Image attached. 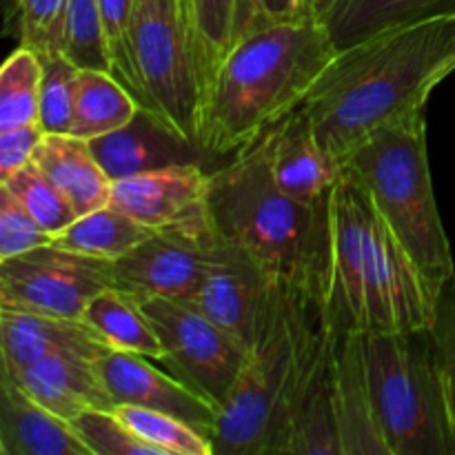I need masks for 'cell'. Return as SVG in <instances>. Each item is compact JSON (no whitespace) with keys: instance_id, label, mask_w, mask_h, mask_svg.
<instances>
[{"instance_id":"24","label":"cell","mask_w":455,"mask_h":455,"mask_svg":"<svg viewBox=\"0 0 455 455\" xmlns=\"http://www.w3.org/2000/svg\"><path fill=\"white\" fill-rule=\"evenodd\" d=\"M83 320L92 324L114 349L163 360V342L142 309V300L118 287H109L89 302Z\"/></svg>"},{"instance_id":"3","label":"cell","mask_w":455,"mask_h":455,"mask_svg":"<svg viewBox=\"0 0 455 455\" xmlns=\"http://www.w3.org/2000/svg\"><path fill=\"white\" fill-rule=\"evenodd\" d=\"M329 315L345 333L431 329L435 296L349 167L329 198Z\"/></svg>"},{"instance_id":"23","label":"cell","mask_w":455,"mask_h":455,"mask_svg":"<svg viewBox=\"0 0 455 455\" xmlns=\"http://www.w3.org/2000/svg\"><path fill=\"white\" fill-rule=\"evenodd\" d=\"M138 111L140 105L109 71L80 69L69 136L87 142L107 136L132 123Z\"/></svg>"},{"instance_id":"31","label":"cell","mask_w":455,"mask_h":455,"mask_svg":"<svg viewBox=\"0 0 455 455\" xmlns=\"http://www.w3.org/2000/svg\"><path fill=\"white\" fill-rule=\"evenodd\" d=\"M38 56L43 60L40 127L44 129V133H69L80 69L58 49L38 52Z\"/></svg>"},{"instance_id":"15","label":"cell","mask_w":455,"mask_h":455,"mask_svg":"<svg viewBox=\"0 0 455 455\" xmlns=\"http://www.w3.org/2000/svg\"><path fill=\"white\" fill-rule=\"evenodd\" d=\"M265 140L275 185L298 203H327L345 167L320 145L305 109L271 127Z\"/></svg>"},{"instance_id":"13","label":"cell","mask_w":455,"mask_h":455,"mask_svg":"<svg viewBox=\"0 0 455 455\" xmlns=\"http://www.w3.org/2000/svg\"><path fill=\"white\" fill-rule=\"evenodd\" d=\"M105 385L118 404L154 409L187 422L212 440L220 411L216 404L182 385L172 373L160 371L149 358L132 351L111 349L98 363Z\"/></svg>"},{"instance_id":"9","label":"cell","mask_w":455,"mask_h":455,"mask_svg":"<svg viewBox=\"0 0 455 455\" xmlns=\"http://www.w3.org/2000/svg\"><path fill=\"white\" fill-rule=\"evenodd\" d=\"M142 309L163 342L160 363L173 378L220 411L247 363V347L220 324L182 302L147 298Z\"/></svg>"},{"instance_id":"4","label":"cell","mask_w":455,"mask_h":455,"mask_svg":"<svg viewBox=\"0 0 455 455\" xmlns=\"http://www.w3.org/2000/svg\"><path fill=\"white\" fill-rule=\"evenodd\" d=\"M207 212L213 229L247 249L275 280L329 300V200L305 204L284 194L271 173L265 136L234 154L227 167L209 173Z\"/></svg>"},{"instance_id":"21","label":"cell","mask_w":455,"mask_h":455,"mask_svg":"<svg viewBox=\"0 0 455 455\" xmlns=\"http://www.w3.org/2000/svg\"><path fill=\"white\" fill-rule=\"evenodd\" d=\"M34 163L60 189L78 216L109 204L114 182L102 172L87 140L69 133H44Z\"/></svg>"},{"instance_id":"34","label":"cell","mask_w":455,"mask_h":455,"mask_svg":"<svg viewBox=\"0 0 455 455\" xmlns=\"http://www.w3.org/2000/svg\"><path fill=\"white\" fill-rule=\"evenodd\" d=\"M52 244V234L34 220L20 200L0 185V260Z\"/></svg>"},{"instance_id":"6","label":"cell","mask_w":455,"mask_h":455,"mask_svg":"<svg viewBox=\"0 0 455 455\" xmlns=\"http://www.w3.org/2000/svg\"><path fill=\"white\" fill-rule=\"evenodd\" d=\"M363 349L389 455H455L447 389L429 329L363 333Z\"/></svg>"},{"instance_id":"18","label":"cell","mask_w":455,"mask_h":455,"mask_svg":"<svg viewBox=\"0 0 455 455\" xmlns=\"http://www.w3.org/2000/svg\"><path fill=\"white\" fill-rule=\"evenodd\" d=\"M89 149L111 182L173 164L198 163L203 154L196 145L169 132L142 107L129 124L89 140Z\"/></svg>"},{"instance_id":"32","label":"cell","mask_w":455,"mask_h":455,"mask_svg":"<svg viewBox=\"0 0 455 455\" xmlns=\"http://www.w3.org/2000/svg\"><path fill=\"white\" fill-rule=\"evenodd\" d=\"M136 0H98L105 31L107 53L111 62V76L127 89L133 100L145 107L140 80H138L136 65L132 52V16Z\"/></svg>"},{"instance_id":"7","label":"cell","mask_w":455,"mask_h":455,"mask_svg":"<svg viewBox=\"0 0 455 455\" xmlns=\"http://www.w3.org/2000/svg\"><path fill=\"white\" fill-rule=\"evenodd\" d=\"M323 298L284 284L274 318L231 389L213 431V455H274L280 404L311 302ZM327 300V298H324Z\"/></svg>"},{"instance_id":"39","label":"cell","mask_w":455,"mask_h":455,"mask_svg":"<svg viewBox=\"0 0 455 455\" xmlns=\"http://www.w3.org/2000/svg\"><path fill=\"white\" fill-rule=\"evenodd\" d=\"M342 3H345V0H300L302 16L327 25L329 18L336 13V9L340 7Z\"/></svg>"},{"instance_id":"14","label":"cell","mask_w":455,"mask_h":455,"mask_svg":"<svg viewBox=\"0 0 455 455\" xmlns=\"http://www.w3.org/2000/svg\"><path fill=\"white\" fill-rule=\"evenodd\" d=\"M207 187L198 163L173 164L114 182L109 204L151 229H169L209 216Z\"/></svg>"},{"instance_id":"29","label":"cell","mask_w":455,"mask_h":455,"mask_svg":"<svg viewBox=\"0 0 455 455\" xmlns=\"http://www.w3.org/2000/svg\"><path fill=\"white\" fill-rule=\"evenodd\" d=\"M0 185L7 187L20 200L22 207L34 216V220L47 234H52V238L80 218L69 204V200L44 176L43 169L34 160L22 169H18V172H13L4 180H0Z\"/></svg>"},{"instance_id":"20","label":"cell","mask_w":455,"mask_h":455,"mask_svg":"<svg viewBox=\"0 0 455 455\" xmlns=\"http://www.w3.org/2000/svg\"><path fill=\"white\" fill-rule=\"evenodd\" d=\"M0 453L93 455L69 420L36 403L0 373Z\"/></svg>"},{"instance_id":"2","label":"cell","mask_w":455,"mask_h":455,"mask_svg":"<svg viewBox=\"0 0 455 455\" xmlns=\"http://www.w3.org/2000/svg\"><path fill=\"white\" fill-rule=\"evenodd\" d=\"M336 52L329 27L311 18L271 25L238 40L204 96L203 154H238L300 109Z\"/></svg>"},{"instance_id":"17","label":"cell","mask_w":455,"mask_h":455,"mask_svg":"<svg viewBox=\"0 0 455 455\" xmlns=\"http://www.w3.org/2000/svg\"><path fill=\"white\" fill-rule=\"evenodd\" d=\"M114 347L84 320L0 309L3 367H22L52 355L100 363Z\"/></svg>"},{"instance_id":"33","label":"cell","mask_w":455,"mask_h":455,"mask_svg":"<svg viewBox=\"0 0 455 455\" xmlns=\"http://www.w3.org/2000/svg\"><path fill=\"white\" fill-rule=\"evenodd\" d=\"M71 425L93 455H163L154 444L138 438L116 411L93 409L80 413Z\"/></svg>"},{"instance_id":"28","label":"cell","mask_w":455,"mask_h":455,"mask_svg":"<svg viewBox=\"0 0 455 455\" xmlns=\"http://www.w3.org/2000/svg\"><path fill=\"white\" fill-rule=\"evenodd\" d=\"M185 4L207 96L213 76L231 49L235 0H185Z\"/></svg>"},{"instance_id":"27","label":"cell","mask_w":455,"mask_h":455,"mask_svg":"<svg viewBox=\"0 0 455 455\" xmlns=\"http://www.w3.org/2000/svg\"><path fill=\"white\" fill-rule=\"evenodd\" d=\"M40 84L43 60L38 52L18 44L0 69V129L38 123Z\"/></svg>"},{"instance_id":"1","label":"cell","mask_w":455,"mask_h":455,"mask_svg":"<svg viewBox=\"0 0 455 455\" xmlns=\"http://www.w3.org/2000/svg\"><path fill=\"white\" fill-rule=\"evenodd\" d=\"M455 71V13L409 22L338 49L302 102L320 145L345 167L382 124L425 111Z\"/></svg>"},{"instance_id":"35","label":"cell","mask_w":455,"mask_h":455,"mask_svg":"<svg viewBox=\"0 0 455 455\" xmlns=\"http://www.w3.org/2000/svg\"><path fill=\"white\" fill-rule=\"evenodd\" d=\"M435 364L447 389L449 411L455 435V278L449 280L435 300V318L429 329Z\"/></svg>"},{"instance_id":"30","label":"cell","mask_w":455,"mask_h":455,"mask_svg":"<svg viewBox=\"0 0 455 455\" xmlns=\"http://www.w3.org/2000/svg\"><path fill=\"white\" fill-rule=\"evenodd\" d=\"M116 413L138 438L154 444L163 455H213L212 440L169 413L132 404H118Z\"/></svg>"},{"instance_id":"40","label":"cell","mask_w":455,"mask_h":455,"mask_svg":"<svg viewBox=\"0 0 455 455\" xmlns=\"http://www.w3.org/2000/svg\"><path fill=\"white\" fill-rule=\"evenodd\" d=\"M16 7H18V0H4V27L13 25V18H16Z\"/></svg>"},{"instance_id":"8","label":"cell","mask_w":455,"mask_h":455,"mask_svg":"<svg viewBox=\"0 0 455 455\" xmlns=\"http://www.w3.org/2000/svg\"><path fill=\"white\" fill-rule=\"evenodd\" d=\"M132 52L145 96L142 109L200 149L204 84L185 0H136Z\"/></svg>"},{"instance_id":"37","label":"cell","mask_w":455,"mask_h":455,"mask_svg":"<svg viewBox=\"0 0 455 455\" xmlns=\"http://www.w3.org/2000/svg\"><path fill=\"white\" fill-rule=\"evenodd\" d=\"M62 7L65 0H18L13 18L18 44H25L34 52L49 49Z\"/></svg>"},{"instance_id":"16","label":"cell","mask_w":455,"mask_h":455,"mask_svg":"<svg viewBox=\"0 0 455 455\" xmlns=\"http://www.w3.org/2000/svg\"><path fill=\"white\" fill-rule=\"evenodd\" d=\"M0 373L16 382L36 403L69 422L84 411H116L118 407L93 360L52 355L22 367H3Z\"/></svg>"},{"instance_id":"19","label":"cell","mask_w":455,"mask_h":455,"mask_svg":"<svg viewBox=\"0 0 455 455\" xmlns=\"http://www.w3.org/2000/svg\"><path fill=\"white\" fill-rule=\"evenodd\" d=\"M333 394L342 455H389L373 409L363 333L340 331L333 355Z\"/></svg>"},{"instance_id":"12","label":"cell","mask_w":455,"mask_h":455,"mask_svg":"<svg viewBox=\"0 0 455 455\" xmlns=\"http://www.w3.org/2000/svg\"><path fill=\"white\" fill-rule=\"evenodd\" d=\"M216 243L218 231L209 216L187 225L156 229L114 262L116 287L138 300L169 298L185 302L203 284Z\"/></svg>"},{"instance_id":"38","label":"cell","mask_w":455,"mask_h":455,"mask_svg":"<svg viewBox=\"0 0 455 455\" xmlns=\"http://www.w3.org/2000/svg\"><path fill=\"white\" fill-rule=\"evenodd\" d=\"M43 138L44 129L40 123L0 129V180L29 164Z\"/></svg>"},{"instance_id":"22","label":"cell","mask_w":455,"mask_h":455,"mask_svg":"<svg viewBox=\"0 0 455 455\" xmlns=\"http://www.w3.org/2000/svg\"><path fill=\"white\" fill-rule=\"evenodd\" d=\"M453 13L455 0H345L327 27L336 47L342 49L391 27Z\"/></svg>"},{"instance_id":"11","label":"cell","mask_w":455,"mask_h":455,"mask_svg":"<svg viewBox=\"0 0 455 455\" xmlns=\"http://www.w3.org/2000/svg\"><path fill=\"white\" fill-rule=\"evenodd\" d=\"M284 284L287 283L275 280L247 249L218 234L207 275L198 291L182 305L220 324L251 351L274 318Z\"/></svg>"},{"instance_id":"10","label":"cell","mask_w":455,"mask_h":455,"mask_svg":"<svg viewBox=\"0 0 455 455\" xmlns=\"http://www.w3.org/2000/svg\"><path fill=\"white\" fill-rule=\"evenodd\" d=\"M116 287L114 260L56 244L0 260V309L83 320L89 302Z\"/></svg>"},{"instance_id":"26","label":"cell","mask_w":455,"mask_h":455,"mask_svg":"<svg viewBox=\"0 0 455 455\" xmlns=\"http://www.w3.org/2000/svg\"><path fill=\"white\" fill-rule=\"evenodd\" d=\"M49 49H58L60 53H65L78 69L109 71L111 74L98 0H65Z\"/></svg>"},{"instance_id":"25","label":"cell","mask_w":455,"mask_h":455,"mask_svg":"<svg viewBox=\"0 0 455 455\" xmlns=\"http://www.w3.org/2000/svg\"><path fill=\"white\" fill-rule=\"evenodd\" d=\"M154 231L156 229L133 220L120 209L105 204L96 212L80 216L67 229L53 235L52 244L67 249V251L116 262L133 247H138L142 240L149 238Z\"/></svg>"},{"instance_id":"5","label":"cell","mask_w":455,"mask_h":455,"mask_svg":"<svg viewBox=\"0 0 455 455\" xmlns=\"http://www.w3.org/2000/svg\"><path fill=\"white\" fill-rule=\"evenodd\" d=\"M358 176L391 234L438 300L455 278L449 235L431 182L425 111L382 124L345 164Z\"/></svg>"},{"instance_id":"36","label":"cell","mask_w":455,"mask_h":455,"mask_svg":"<svg viewBox=\"0 0 455 455\" xmlns=\"http://www.w3.org/2000/svg\"><path fill=\"white\" fill-rule=\"evenodd\" d=\"M298 18H305L300 0H235L231 47L253 31L298 20Z\"/></svg>"}]
</instances>
